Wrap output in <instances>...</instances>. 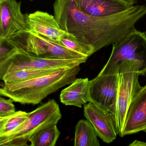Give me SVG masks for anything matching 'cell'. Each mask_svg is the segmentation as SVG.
I'll use <instances>...</instances> for the list:
<instances>
[{
    "label": "cell",
    "mask_w": 146,
    "mask_h": 146,
    "mask_svg": "<svg viewBox=\"0 0 146 146\" xmlns=\"http://www.w3.org/2000/svg\"><path fill=\"white\" fill-rule=\"evenodd\" d=\"M54 9L61 28L92 45L95 52L122 39L146 15V5H137L111 15L92 16L80 11L74 0H56Z\"/></svg>",
    "instance_id": "cell-1"
},
{
    "label": "cell",
    "mask_w": 146,
    "mask_h": 146,
    "mask_svg": "<svg viewBox=\"0 0 146 146\" xmlns=\"http://www.w3.org/2000/svg\"><path fill=\"white\" fill-rule=\"evenodd\" d=\"M80 70V66L62 68L28 80L4 84L2 96L21 104H38L51 93L71 84Z\"/></svg>",
    "instance_id": "cell-2"
},
{
    "label": "cell",
    "mask_w": 146,
    "mask_h": 146,
    "mask_svg": "<svg viewBox=\"0 0 146 146\" xmlns=\"http://www.w3.org/2000/svg\"><path fill=\"white\" fill-rule=\"evenodd\" d=\"M129 63H135L140 67L139 75L146 74V33L136 29L112 45L109 60L100 72L119 73L120 68Z\"/></svg>",
    "instance_id": "cell-3"
},
{
    "label": "cell",
    "mask_w": 146,
    "mask_h": 146,
    "mask_svg": "<svg viewBox=\"0 0 146 146\" xmlns=\"http://www.w3.org/2000/svg\"><path fill=\"white\" fill-rule=\"evenodd\" d=\"M62 117L59 105L50 99L29 112L26 121L7 136L0 138V146H27L31 136L38 131L57 124Z\"/></svg>",
    "instance_id": "cell-4"
},
{
    "label": "cell",
    "mask_w": 146,
    "mask_h": 146,
    "mask_svg": "<svg viewBox=\"0 0 146 146\" xmlns=\"http://www.w3.org/2000/svg\"><path fill=\"white\" fill-rule=\"evenodd\" d=\"M6 42L16 49L44 58L64 59L87 57L69 49L60 41L44 37L31 30L17 32Z\"/></svg>",
    "instance_id": "cell-5"
},
{
    "label": "cell",
    "mask_w": 146,
    "mask_h": 146,
    "mask_svg": "<svg viewBox=\"0 0 146 146\" xmlns=\"http://www.w3.org/2000/svg\"><path fill=\"white\" fill-rule=\"evenodd\" d=\"M140 67L135 63L123 65L119 72V86L113 119L117 134L123 130L128 109L138 91L141 88L139 81Z\"/></svg>",
    "instance_id": "cell-6"
},
{
    "label": "cell",
    "mask_w": 146,
    "mask_h": 146,
    "mask_svg": "<svg viewBox=\"0 0 146 146\" xmlns=\"http://www.w3.org/2000/svg\"><path fill=\"white\" fill-rule=\"evenodd\" d=\"M87 57L75 59H54L32 55L16 50L0 62V80L8 73L26 69H46L73 67L85 63Z\"/></svg>",
    "instance_id": "cell-7"
},
{
    "label": "cell",
    "mask_w": 146,
    "mask_h": 146,
    "mask_svg": "<svg viewBox=\"0 0 146 146\" xmlns=\"http://www.w3.org/2000/svg\"><path fill=\"white\" fill-rule=\"evenodd\" d=\"M119 86V74H99L90 81L91 102L113 118Z\"/></svg>",
    "instance_id": "cell-8"
},
{
    "label": "cell",
    "mask_w": 146,
    "mask_h": 146,
    "mask_svg": "<svg viewBox=\"0 0 146 146\" xmlns=\"http://www.w3.org/2000/svg\"><path fill=\"white\" fill-rule=\"evenodd\" d=\"M0 20L6 40L17 32L30 30L27 14L22 13L21 2L16 0H0Z\"/></svg>",
    "instance_id": "cell-9"
},
{
    "label": "cell",
    "mask_w": 146,
    "mask_h": 146,
    "mask_svg": "<svg viewBox=\"0 0 146 146\" xmlns=\"http://www.w3.org/2000/svg\"><path fill=\"white\" fill-rule=\"evenodd\" d=\"M84 116L92 124L98 137L110 144L116 139L117 133L114 119L110 113L101 109L92 102L84 105Z\"/></svg>",
    "instance_id": "cell-10"
},
{
    "label": "cell",
    "mask_w": 146,
    "mask_h": 146,
    "mask_svg": "<svg viewBox=\"0 0 146 146\" xmlns=\"http://www.w3.org/2000/svg\"><path fill=\"white\" fill-rule=\"evenodd\" d=\"M140 132L146 133V85L141 87L131 102L120 136Z\"/></svg>",
    "instance_id": "cell-11"
},
{
    "label": "cell",
    "mask_w": 146,
    "mask_h": 146,
    "mask_svg": "<svg viewBox=\"0 0 146 146\" xmlns=\"http://www.w3.org/2000/svg\"><path fill=\"white\" fill-rule=\"evenodd\" d=\"M27 22L32 31L57 41L72 36L61 28L54 16L47 12L36 11L27 14Z\"/></svg>",
    "instance_id": "cell-12"
},
{
    "label": "cell",
    "mask_w": 146,
    "mask_h": 146,
    "mask_svg": "<svg viewBox=\"0 0 146 146\" xmlns=\"http://www.w3.org/2000/svg\"><path fill=\"white\" fill-rule=\"evenodd\" d=\"M80 11L89 15L105 16L124 11L135 4L134 0H74Z\"/></svg>",
    "instance_id": "cell-13"
},
{
    "label": "cell",
    "mask_w": 146,
    "mask_h": 146,
    "mask_svg": "<svg viewBox=\"0 0 146 146\" xmlns=\"http://www.w3.org/2000/svg\"><path fill=\"white\" fill-rule=\"evenodd\" d=\"M60 99L66 105L82 108L91 102L90 81L88 78H78L61 92Z\"/></svg>",
    "instance_id": "cell-14"
},
{
    "label": "cell",
    "mask_w": 146,
    "mask_h": 146,
    "mask_svg": "<svg viewBox=\"0 0 146 146\" xmlns=\"http://www.w3.org/2000/svg\"><path fill=\"white\" fill-rule=\"evenodd\" d=\"M75 146H100L98 135L88 120L81 119L77 122L75 130Z\"/></svg>",
    "instance_id": "cell-15"
},
{
    "label": "cell",
    "mask_w": 146,
    "mask_h": 146,
    "mask_svg": "<svg viewBox=\"0 0 146 146\" xmlns=\"http://www.w3.org/2000/svg\"><path fill=\"white\" fill-rule=\"evenodd\" d=\"M57 124L46 127L33 134L29 139L32 146H54L60 132Z\"/></svg>",
    "instance_id": "cell-16"
},
{
    "label": "cell",
    "mask_w": 146,
    "mask_h": 146,
    "mask_svg": "<svg viewBox=\"0 0 146 146\" xmlns=\"http://www.w3.org/2000/svg\"><path fill=\"white\" fill-rule=\"evenodd\" d=\"M59 68L34 69H26L13 71L6 74L3 78L4 84H13L28 80L43 75Z\"/></svg>",
    "instance_id": "cell-17"
},
{
    "label": "cell",
    "mask_w": 146,
    "mask_h": 146,
    "mask_svg": "<svg viewBox=\"0 0 146 146\" xmlns=\"http://www.w3.org/2000/svg\"><path fill=\"white\" fill-rule=\"evenodd\" d=\"M29 116V113L19 111L3 118H0V138L7 136L18 128Z\"/></svg>",
    "instance_id": "cell-18"
},
{
    "label": "cell",
    "mask_w": 146,
    "mask_h": 146,
    "mask_svg": "<svg viewBox=\"0 0 146 146\" xmlns=\"http://www.w3.org/2000/svg\"><path fill=\"white\" fill-rule=\"evenodd\" d=\"M60 42L69 49L87 57L95 53L94 48L92 45L78 41L74 35L62 39L60 40Z\"/></svg>",
    "instance_id": "cell-19"
},
{
    "label": "cell",
    "mask_w": 146,
    "mask_h": 146,
    "mask_svg": "<svg viewBox=\"0 0 146 146\" xmlns=\"http://www.w3.org/2000/svg\"><path fill=\"white\" fill-rule=\"evenodd\" d=\"M15 112V106L13 100L0 97V118L8 116Z\"/></svg>",
    "instance_id": "cell-20"
},
{
    "label": "cell",
    "mask_w": 146,
    "mask_h": 146,
    "mask_svg": "<svg viewBox=\"0 0 146 146\" xmlns=\"http://www.w3.org/2000/svg\"><path fill=\"white\" fill-rule=\"evenodd\" d=\"M15 50L16 49L9 45L7 42L3 45H0V62Z\"/></svg>",
    "instance_id": "cell-21"
},
{
    "label": "cell",
    "mask_w": 146,
    "mask_h": 146,
    "mask_svg": "<svg viewBox=\"0 0 146 146\" xmlns=\"http://www.w3.org/2000/svg\"><path fill=\"white\" fill-rule=\"evenodd\" d=\"M129 146H146V142L143 141H139L138 140H135Z\"/></svg>",
    "instance_id": "cell-22"
},
{
    "label": "cell",
    "mask_w": 146,
    "mask_h": 146,
    "mask_svg": "<svg viewBox=\"0 0 146 146\" xmlns=\"http://www.w3.org/2000/svg\"><path fill=\"white\" fill-rule=\"evenodd\" d=\"M6 40L3 37L1 25V20H0V45H3L6 43Z\"/></svg>",
    "instance_id": "cell-23"
},
{
    "label": "cell",
    "mask_w": 146,
    "mask_h": 146,
    "mask_svg": "<svg viewBox=\"0 0 146 146\" xmlns=\"http://www.w3.org/2000/svg\"><path fill=\"white\" fill-rule=\"evenodd\" d=\"M2 96L1 88H0V96Z\"/></svg>",
    "instance_id": "cell-24"
},
{
    "label": "cell",
    "mask_w": 146,
    "mask_h": 146,
    "mask_svg": "<svg viewBox=\"0 0 146 146\" xmlns=\"http://www.w3.org/2000/svg\"><path fill=\"white\" fill-rule=\"evenodd\" d=\"M30 1H33V0H30Z\"/></svg>",
    "instance_id": "cell-25"
},
{
    "label": "cell",
    "mask_w": 146,
    "mask_h": 146,
    "mask_svg": "<svg viewBox=\"0 0 146 146\" xmlns=\"http://www.w3.org/2000/svg\"><path fill=\"white\" fill-rule=\"evenodd\" d=\"M145 1H146V0H145Z\"/></svg>",
    "instance_id": "cell-26"
},
{
    "label": "cell",
    "mask_w": 146,
    "mask_h": 146,
    "mask_svg": "<svg viewBox=\"0 0 146 146\" xmlns=\"http://www.w3.org/2000/svg\"></svg>",
    "instance_id": "cell-27"
}]
</instances>
